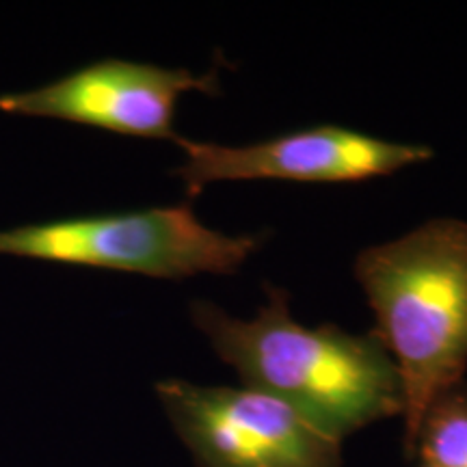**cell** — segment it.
Instances as JSON below:
<instances>
[{"label": "cell", "instance_id": "obj_1", "mask_svg": "<svg viewBox=\"0 0 467 467\" xmlns=\"http://www.w3.org/2000/svg\"><path fill=\"white\" fill-rule=\"evenodd\" d=\"M191 317L244 388L275 396L336 440L402 416L399 370L375 331L301 325L282 288H266V306L249 320L208 301H192Z\"/></svg>", "mask_w": 467, "mask_h": 467}, {"label": "cell", "instance_id": "obj_2", "mask_svg": "<svg viewBox=\"0 0 467 467\" xmlns=\"http://www.w3.org/2000/svg\"><path fill=\"white\" fill-rule=\"evenodd\" d=\"M402 388L405 452L429 402L467 370V221L431 219L355 258Z\"/></svg>", "mask_w": 467, "mask_h": 467}, {"label": "cell", "instance_id": "obj_3", "mask_svg": "<svg viewBox=\"0 0 467 467\" xmlns=\"http://www.w3.org/2000/svg\"><path fill=\"white\" fill-rule=\"evenodd\" d=\"M260 238L203 225L189 203L83 214L0 230V255L184 279L236 273Z\"/></svg>", "mask_w": 467, "mask_h": 467}, {"label": "cell", "instance_id": "obj_4", "mask_svg": "<svg viewBox=\"0 0 467 467\" xmlns=\"http://www.w3.org/2000/svg\"><path fill=\"white\" fill-rule=\"evenodd\" d=\"M156 396L197 467H344L342 441L275 396L184 379Z\"/></svg>", "mask_w": 467, "mask_h": 467}, {"label": "cell", "instance_id": "obj_5", "mask_svg": "<svg viewBox=\"0 0 467 467\" xmlns=\"http://www.w3.org/2000/svg\"><path fill=\"white\" fill-rule=\"evenodd\" d=\"M184 162L175 175L186 195L203 186L243 180H282L306 184L364 182L433 159L429 145L394 143L342 126H314L268 141L219 145L180 139Z\"/></svg>", "mask_w": 467, "mask_h": 467}, {"label": "cell", "instance_id": "obj_6", "mask_svg": "<svg viewBox=\"0 0 467 467\" xmlns=\"http://www.w3.org/2000/svg\"><path fill=\"white\" fill-rule=\"evenodd\" d=\"M189 91L219 93L217 72L195 74L128 58H100L37 89L5 93L0 110L178 143L182 137L173 126L175 109Z\"/></svg>", "mask_w": 467, "mask_h": 467}, {"label": "cell", "instance_id": "obj_7", "mask_svg": "<svg viewBox=\"0 0 467 467\" xmlns=\"http://www.w3.org/2000/svg\"><path fill=\"white\" fill-rule=\"evenodd\" d=\"M429 467H467V381L437 394L420 418L407 459Z\"/></svg>", "mask_w": 467, "mask_h": 467}, {"label": "cell", "instance_id": "obj_8", "mask_svg": "<svg viewBox=\"0 0 467 467\" xmlns=\"http://www.w3.org/2000/svg\"><path fill=\"white\" fill-rule=\"evenodd\" d=\"M420 467H429V465H420Z\"/></svg>", "mask_w": 467, "mask_h": 467}]
</instances>
